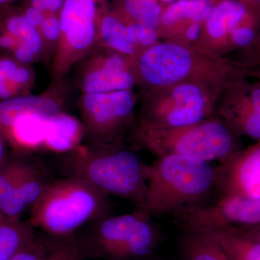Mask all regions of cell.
<instances>
[{
    "label": "cell",
    "instance_id": "obj_14",
    "mask_svg": "<svg viewBox=\"0 0 260 260\" xmlns=\"http://www.w3.org/2000/svg\"><path fill=\"white\" fill-rule=\"evenodd\" d=\"M51 181L45 168L38 162L30 174L0 203V218L21 220V217L30 211Z\"/></svg>",
    "mask_w": 260,
    "mask_h": 260
},
{
    "label": "cell",
    "instance_id": "obj_25",
    "mask_svg": "<svg viewBox=\"0 0 260 260\" xmlns=\"http://www.w3.org/2000/svg\"><path fill=\"white\" fill-rule=\"evenodd\" d=\"M20 156L10 157L0 170V203L30 174L38 162Z\"/></svg>",
    "mask_w": 260,
    "mask_h": 260
},
{
    "label": "cell",
    "instance_id": "obj_3",
    "mask_svg": "<svg viewBox=\"0 0 260 260\" xmlns=\"http://www.w3.org/2000/svg\"><path fill=\"white\" fill-rule=\"evenodd\" d=\"M111 210L109 195L78 178L64 177L48 184L29 211L28 223L50 237H68Z\"/></svg>",
    "mask_w": 260,
    "mask_h": 260
},
{
    "label": "cell",
    "instance_id": "obj_43",
    "mask_svg": "<svg viewBox=\"0 0 260 260\" xmlns=\"http://www.w3.org/2000/svg\"><path fill=\"white\" fill-rule=\"evenodd\" d=\"M142 260H150V259H149L148 258V259H142Z\"/></svg>",
    "mask_w": 260,
    "mask_h": 260
},
{
    "label": "cell",
    "instance_id": "obj_41",
    "mask_svg": "<svg viewBox=\"0 0 260 260\" xmlns=\"http://www.w3.org/2000/svg\"><path fill=\"white\" fill-rule=\"evenodd\" d=\"M252 3H256V4H260V0H250Z\"/></svg>",
    "mask_w": 260,
    "mask_h": 260
},
{
    "label": "cell",
    "instance_id": "obj_15",
    "mask_svg": "<svg viewBox=\"0 0 260 260\" xmlns=\"http://www.w3.org/2000/svg\"><path fill=\"white\" fill-rule=\"evenodd\" d=\"M62 112L57 99L47 95H20L0 102V130L4 133L20 116L37 114L49 119Z\"/></svg>",
    "mask_w": 260,
    "mask_h": 260
},
{
    "label": "cell",
    "instance_id": "obj_13",
    "mask_svg": "<svg viewBox=\"0 0 260 260\" xmlns=\"http://www.w3.org/2000/svg\"><path fill=\"white\" fill-rule=\"evenodd\" d=\"M135 75L126 56L116 52L97 54L85 64L80 77L83 93H104L131 90Z\"/></svg>",
    "mask_w": 260,
    "mask_h": 260
},
{
    "label": "cell",
    "instance_id": "obj_37",
    "mask_svg": "<svg viewBox=\"0 0 260 260\" xmlns=\"http://www.w3.org/2000/svg\"><path fill=\"white\" fill-rule=\"evenodd\" d=\"M53 0H29L28 5L48 13Z\"/></svg>",
    "mask_w": 260,
    "mask_h": 260
},
{
    "label": "cell",
    "instance_id": "obj_17",
    "mask_svg": "<svg viewBox=\"0 0 260 260\" xmlns=\"http://www.w3.org/2000/svg\"><path fill=\"white\" fill-rule=\"evenodd\" d=\"M47 120L37 114L20 116L5 132L7 143L18 155L44 148Z\"/></svg>",
    "mask_w": 260,
    "mask_h": 260
},
{
    "label": "cell",
    "instance_id": "obj_1",
    "mask_svg": "<svg viewBox=\"0 0 260 260\" xmlns=\"http://www.w3.org/2000/svg\"><path fill=\"white\" fill-rule=\"evenodd\" d=\"M64 177L78 178L110 196L128 200L140 209L148 188V165L124 145H80L61 162Z\"/></svg>",
    "mask_w": 260,
    "mask_h": 260
},
{
    "label": "cell",
    "instance_id": "obj_33",
    "mask_svg": "<svg viewBox=\"0 0 260 260\" xmlns=\"http://www.w3.org/2000/svg\"><path fill=\"white\" fill-rule=\"evenodd\" d=\"M20 9H21L27 20L38 29L42 25L47 15V13H44L42 10L34 8L31 5L28 4L25 5L23 8H20Z\"/></svg>",
    "mask_w": 260,
    "mask_h": 260
},
{
    "label": "cell",
    "instance_id": "obj_21",
    "mask_svg": "<svg viewBox=\"0 0 260 260\" xmlns=\"http://www.w3.org/2000/svg\"><path fill=\"white\" fill-rule=\"evenodd\" d=\"M99 41L104 47L126 57L134 56L138 51L130 40L127 25L116 15L104 11L99 22Z\"/></svg>",
    "mask_w": 260,
    "mask_h": 260
},
{
    "label": "cell",
    "instance_id": "obj_2",
    "mask_svg": "<svg viewBox=\"0 0 260 260\" xmlns=\"http://www.w3.org/2000/svg\"><path fill=\"white\" fill-rule=\"evenodd\" d=\"M148 188L140 209L151 217H172L206 205L216 191L210 162L179 155L158 157L148 165Z\"/></svg>",
    "mask_w": 260,
    "mask_h": 260
},
{
    "label": "cell",
    "instance_id": "obj_31",
    "mask_svg": "<svg viewBox=\"0 0 260 260\" xmlns=\"http://www.w3.org/2000/svg\"><path fill=\"white\" fill-rule=\"evenodd\" d=\"M156 41V28L139 24L138 48L143 47L148 49V48L155 45Z\"/></svg>",
    "mask_w": 260,
    "mask_h": 260
},
{
    "label": "cell",
    "instance_id": "obj_30",
    "mask_svg": "<svg viewBox=\"0 0 260 260\" xmlns=\"http://www.w3.org/2000/svg\"><path fill=\"white\" fill-rule=\"evenodd\" d=\"M257 34L256 28L252 25H247V24L242 25V26L236 29L231 35V46L244 49L250 45L255 39Z\"/></svg>",
    "mask_w": 260,
    "mask_h": 260
},
{
    "label": "cell",
    "instance_id": "obj_40",
    "mask_svg": "<svg viewBox=\"0 0 260 260\" xmlns=\"http://www.w3.org/2000/svg\"><path fill=\"white\" fill-rule=\"evenodd\" d=\"M161 1L164 2V3H174L176 2H179V0H161Z\"/></svg>",
    "mask_w": 260,
    "mask_h": 260
},
{
    "label": "cell",
    "instance_id": "obj_12",
    "mask_svg": "<svg viewBox=\"0 0 260 260\" xmlns=\"http://www.w3.org/2000/svg\"><path fill=\"white\" fill-rule=\"evenodd\" d=\"M44 51L39 29L27 20L21 9L11 6L0 11V54L30 65Z\"/></svg>",
    "mask_w": 260,
    "mask_h": 260
},
{
    "label": "cell",
    "instance_id": "obj_38",
    "mask_svg": "<svg viewBox=\"0 0 260 260\" xmlns=\"http://www.w3.org/2000/svg\"><path fill=\"white\" fill-rule=\"evenodd\" d=\"M16 0H0V11L13 5Z\"/></svg>",
    "mask_w": 260,
    "mask_h": 260
},
{
    "label": "cell",
    "instance_id": "obj_35",
    "mask_svg": "<svg viewBox=\"0 0 260 260\" xmlns=\"http://www.w3.org/2000/svg\"><path fill=\"white\" fill-rule=\"evenodd\" d=\"M200 30H201V27H200V23L193 22V23H191L186 29L185 32L186 39L190 42L198 40L200 37Z\"/></svg>",
    "mask_w": 260,
    "mask_h": 260
},
{
    "label": "cell",
    "instance_id": "obj_32",
    "mask_svg": "<svg viewBox=\"0 0 260 260\" xmlns=\"http://www.w3.org/2000/svg\"><path fill=\"white\" fill-rule=\"evenodd\" d=\"M247 55V63L246 65L250 69L260 67V32L257 34L255 39L250 45L244 48Z\"/></svg>",
    "mask_w": 260,
    "mask_h": 260
},
{
    "label": "cell",
    "instance_id": "obj_29",
    "mask_svg": "<svg viewBox=\"0 0 260 260\" xmlns=\"http://www.w3.org/2000/svg\"><path fill=\"white\" fill-rule=\"evenodd\" d=\"M50 236L36 234L31 240L17 251L8 260H42L50 243Z\"/></svg>",
    "mask_w": 260,
    "mask_h": 260
},
{
    "label": "cell",
    "instance_id": "obj_11",
    "mask_svg": "<svg viewBox=\"0 0 260 260\" xmlns=\"http://www.w3.org/2000/svg\"><path fill=\"white\" fill-rule=\"evenodd\" d=\"M246 75V74H245ZM237 77L230 84L221 119L239 136L260 140V82Z\"/></svg>",
    "mask_w": 260,
    "mask_h": 260
},
{
    "label": "cell",
    "instance_id": "obj_18",
    "mask_svg": "<svg viewBox=\"0 0 260 260\" xmlns=\"http://www.w3.org/2000/svg\"><path fill=\"white\" fill-rule=\"evenodd\" d=\"M205 233L215 241L229 260H260V241L237 226H225Z\"/></svg>",
    "mask_w": 260,
    "mask_h": 260
},
{
    "label": "cell",
    "instance_id": "obj_7",
    "mask_svg": "<svg viewBox=\"0 0 260 260\" xmlns=\"http://www.w3.org/2000/svg\"><path fill=\"white\" fill-rule=\"evenodd\" d=\"M79 104L90 143L123 145L133 123L135 99L131 90L83 93Z\"/></svg>",
    "mask_w": 260,
    "mask_h": 260
},
{
    "label": "cell",
    "instance_id": "obj_6",
    "mask_svg": "<svg viewBox=\"0 0 260 260\" xmlns=\"http://www.w3.org/2000/svg\"><path fill=\"white\" fill-rule=\"evenodd\" d=\"M100 0H65L60 12L61 35L54 52L52 74L61 80L99 42Z\"/></svg>",
    "mask_w": 260,
    "mask_h": 260
},
{
    "label": "cell",
    "instance_id": "obj_24",
    "mask_svg": "<svg viewBox=\"0 0 260 260\" xmlns=\"http://www.w3.org/2000/svg\"><path fill=\"white\" fill-rule=\"evenodd\" d=\"M213 8L210 0L176 2L164 12L161 21L167 25H173L183 20L200 23L208 19Z\"/></svg>",
    "mask_w": 260,
    "mask_h": 260
},
{
    "label": "cell",
    "instance_id": "obj_20",
    "mask_svg": "<svg viewBox=\"0 0 260 260\" xmlns=\"http://www.w3.org/2000/svg\"><path fill=\"white\" fill-rule=\"evenodd\" d=\"M34 81L30 65L0 54V102L30 93Z\"/></svg>",
    "mask_w": 260,
    "mask_h": 260
},
{
    "label": "cell",
    "instance_id": "obj_5",
    "mask_svg": "<svg viewBox=\"0 0 260 260\" xmlns=\"http://www.w3.org/2000/svg\"><path fill=\"white\" fill-rule=\"evenodd\" d=\"M135 133L140 144L158 157L179 155L221 162L241 150L239 135L223 119H206L174 129L137 126Z\"/></svg>",
    "mask_w": 260,
    "mask_h": 260
},
{
    "label": "cell",
    "instance_id": "obj_19",
    "mask_svg": "<svg viewBox=\"0 0 260 260\" xmlns=\"http://www.w3.org/2000/svg\"><path fill=\"white\" fill-rule=\"evenodd\" d=\"M247 8L239 0H224L213 8L206 20V29L208 35L215 40H225L228 38L230 44V37L233 32L246 25L244 23Z\"/></svg>",
    "mask_w": 260,
    "mask_h": 260
},
{
    "label": "cell",
    "instance_id": "obj_34",
    "mask_svg": "<svg viewBox=\"0 0 260 260\" xmlns=\"http://www.w3.org/2000/svg\"><path fill=\"white\" fill-rule=\"evenodd\" d=\"M8 146L9 145L5 140L4 135L0 130V170L4 167L10 157L8 151Z\"/></svg>",
    "mask_w": 260,
    "mask_h": 260
},
{
    "label": "cell",
    "instance_id": "obj_28",
    "mask_svg": "<svg viewBox=\"0 0 260 260\" xmlns=\"http://www.w3.org/2000/svg\"><path fill=\"white\" fill-rule=\"evenodd\" d=\"M61 20L59 14H48L39 28L44 43V52H55L61 35Z\"/></svg>",
    "mask_w": 260,
    "mask_h": 260
},
{
    "label": "cell",
    "instance_id": "obj_36",
    "mask_svg": "<svg viewBox=\"0 0 260 260\" xmlns=\"http://www.w3.org/2000/svg\"><path fill=\"white\" fill-rule=\"evenodd\" d=\"M246 235L260 241V224L250 226H237Z\"/></svg>",
    "mask_w": 260,
    "mask_h": 260
},
{
    "label": "cell",
    "instance_id": "obj_4",
    "mask_svg": "<svg viewBox=\"0 0 260 260\" xmlns=\"http://www.w3.org/2000/svg\"><path fill=\"white\" fill-rule=\"evenodd\" d=\"M152 218L137 209L86 224L75 234L78 259H148L161 239Z\"/></svg>",
    "mask_w": 260,
    "mask_h": 260
},
{
    "label": "cell",
    "instance_id": "obj_22",
    "mask_svg": "<svg viewBox=\"0 0 260 260\" xmlns=\"http://www.w3.org/2000/svg\"><path fill=\"white\" fill-rule=\"evenodd\" d=\"M28 222L0 218V260H8L36 235Z\"/></svg>",
    "mask_w": 260,
    "mask_h": 260
},
{
    "label": "cell",
    "instance_id": "obj_9",
    "mask_svg": "<svg viewBox=\"0 0 260 260\" xmlns=\"http://www.w3.org/2000/svg\"><path fill=\"white\" fill-rule=\"evenodd\" d=\"M194 57L185 47L172 43L155 44L145 49L138 61V71L153 86H173L192 73Z\"/></svg>",
    "mask_w": 260,
    "mask_h": 260
},
{
    "label": "cell",
    "instance_id": "obj_16",
    "mask_svg": "<svg viewBox=\"0 0 260 260\" xmlns=\"http://www.w3.org/2000/svg\"><path fill=\"white\" fill-rule=\"evenodd\" d=\"M84 135L83 122L62 112L48 119L44 148L56 153H70L81 145Z\"/></svg>",
    "mask_w": 260,
    "mask_h": 260
},
{
    "label": "cell",
    "instance_id": "obj_8",
    "mask_svg": "<svg viewBox=\"0 0 260 260\" xmlns=\"http://www.w3.org/2000/svg\"><path fill=\"white\" fill-rule=\"evenodd\" d=\"M210 113L208 99L196 84L176 85L170 99L149 104L143 111L138 127L174 129L193 125L206 120Z\"/></svg>",
    "mask_w": 260,
    "mask_h": 260
},
{
    "label": "cell",
    "instance_id": "obj_26",
    "mask_svg": "<svg viewBox=\"0 0 260 260\" xmlns=\"http://www.w3.org/2000/svg\"><path fill=\"white\" fill-rule=\"evenodd\" d=\"M124 8L134 23L156 28L161 20V8L156 0H124Z\"/></svg>",
    "mask_w": 260,
    "mask_h": 260
},
{
    "label": "cell",
    "instance_id": "obj_23",
    "mask_svg": "<svg viewBox=\"0 0 260 260\" xmlns=\"http://www.w3.org/2000/svg\"><path fill=\"white\" fill-rule=\"evenodd\" d=\"M184 260H229L208 234L186 232L182 242Z\"/></svg>",
    "mask_w": 260,
    "mask_h": 260
},
{
    "label": "cell",
    "instance_id": "obj_39",
    "mask_svg": "<svg viewBox=\"0 0 260 260\" xmlns=\"http://www.w3.org/2000/svg\"><path fill=\"white\" fill-rule=\"evenodd\" d=\"M251 73H252L260 82V67L259 68H254V70H253Z\"/></svg>",
    "mask_w": 260,
    "mask_h": 260
},
{
    "label": "cell",
    "instance_id": "obj_42",
    "mask_svg": "<svg viewBox=\"0 0 260 260\" xmlns=\"http://www.w3.org/2000/svg\"><path fill=\"white\" fill-rule=\"evenodd\" d=\"M179 1H196V0H179Z\"/></svg>",
    "mask_w": 260,
    "mask_h": 260
},
{
    "label": "cell",
    "instance_id": "obj_27",
    "mask_svg": "<svg viewBox=\"0 0 260 260\" xmlns=\"http://www.w3.org/2000/svg\"><path fill=\"white\" fill-rule=\"evenodd\" d=\"M42 260H79L75 234L64 237H51L49 247Z\"/></svg>",
    "mask_w": 260,
    "mask_h": 260
},
{
    "label": "cell",
    "instance_id": "obj_10",
    "mask_svg": "<svg viewBox=\"0 0 260 260\" xmlns=\"http://www.w3.org/2000/svg\"><path fill=\"white\" fill-rule=\"evenodd\" d=\"M219 198H260V140L215 168Z\"/></svg>",
    "mask_w": 260,
    "mask_h": 260
}]
</instances>
